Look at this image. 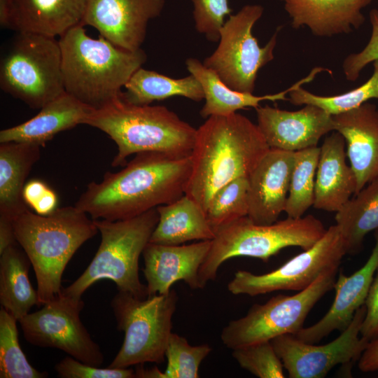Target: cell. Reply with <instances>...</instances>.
Returning a JSON list of instances; mask_svg holds the SVG:
<instances>
[{
	"label": "cell",
	"instance_id": "cell-1",
	"mask_svg": "<svg viewBox=\"0 0 378 378\" xmlns=\"http://www.w3.org/2000/svg\"><path fill=\"white\" fill-rule=\"evenodd\" d=\"M191 156L144 152L117 172L90 183L75 206L93 220H124L171 203L185 194Z\"/></svg>",
	"mask_w": 378,
	"mask_h": 378
},
{
	"label": "cell",
	"instance_id": "cell-2",
	"mask_svg": "<svg viewBox=\"0 0 378 378\" xmlns=\"http://www.w3.org/2000/svg\"><path fill=\"white\" fill-rule=\"evenodd\" d=\"M270 149L258 125L246 116L234 113L207 118L197 129L185 195L206 211L219 189L248 177Z\"/></svg>",
	"mask_w": 378,
	"mask_h": 378
},
{
	"label": "cell",
	"instance_id": "cell-3",
	"mask_svg": "<svg viewBox=\"0 0 378 378\" xmlns=\"http://www.w3.org/2000/svg\"><path fill=\"white\" fill-rule=\"evenodd\" d=\"M78 24L59 37L65 92L93 109L118 97L146 61L141 48L130 51L104 37H90Z\"/></svg>",
	"mask_w": 378,
	"mask_h": 378
},
{
	"label": "cell",
	"instance_id": "cell-4",
	"mask_svg": "<svg viewBox=\"0 0 378 378\" xmlns=\"http://www.w3.org/2000/svg\"><path fill=\"white\" fill-rule=\"evenodd\" d=\"M16 240L34 269L39 306L62 291V276L77 250L99 231L94 221L74 206L48 215L26 210L13 221Z\"/></svg>",
	"mask_w": 378,
	"mask_h": 378
},
{
	"label": "cell",
	"instance_id": "cell-5",
	"mask_svg": "<svg viewBox=\"0 0 378 378\" xmlns=\"http://www.w3.org/2000/svg\"><path fill=\"white\" fill-rule=\"evenodd\" d=\"M83 125L100 130L116 144L113 167H124L127 158L144 152L178 156L191 155L197 129L164 106L138 105L120 95L92 109Z\"/></svg>",
	"mask_w": 378,
	"mask_h": 378
},
{
	"label": "cell",
	"instance_id": "cell-6",
	"mask_svg": "<svg viewBox=\"0 0 378 378\" xmlns=\"http://www.w3.org/2000/svg\"><path fill=\"white\" fill-rule=\"evenodd\" d=\"M158 220L157 208L124 220H94L102 237L98 250L82 274L62 288V293L81 298L93 284L108 279L116 284L118 290L139 298L148 297L146 285L139 279V259Z\"/></svg>",
	"mask_w": 378,
	"mask_h": 378
},
{
	"label": "cell",
	"instance_id": "cell-7",
	"mask_svg": "<svg viewBox=\"0 0 378 378\" xmlns=\"http://www.w3.org/2000/svg\"><path fill=\"white\" fill-rule=\"evenodd\" d=\"M327 229L312 215L287 218L270 225H260L244 216L215 230L209 251L199 270L200 288L216 278L220 266L227 260L239 256L267 262L281 249L312 247Z\"/></svg>",
	"mask_w": 378,
	"mask_h": 378
},
{
	"label": "cell",
	"instance_id": "cell-8",
	"mask_svg": "<svg viewBox=\"0 0 378 378\" xmlns=\"http://www.w3.org/2000/svg\"><path fill=\"white\" fill-rule=\"evenodd\" d=\"M177 302V293L172 289L146 298L118 290L110 305L117 328L124 332V340L107 367L128 368L146 363H162Z\"/></svg>",
	"mask_w": 378,
	"mask_h": 378
},
{
	"label": "cell",
	"instance_id": "cell-9",
	"mask_svg": "<svg viewBox=\"0 0 378 378\" xmlns=\"http://www.w3.org/2000/svg\"><path fill=\"white\" fill-rule=\"evenodd\" d=\"M0 87L35 109L64 92L59 41L18 33L1 59Z\"/></svg>",
	"mask_w": 378,
	"mask_h": 378
},
{
	"label": "cell",
	"instance_id": "cell-10",
	"mask_svg": "<svg viewBox=\"0 0 378 378\" xmlns=\"http://www.w3.org/2000/svg\"><path fill=\"white\" fill-rule=\"evenodd\" d=\"M338 270L335 267L325 272L295 295L279 294L264 304H253L244 316L232 320L223 328V344L232 350L284 334L295 335L314 305L334 288Z\"/></svg>",
	"mask_w": 378,
	"mask_h": 378
},
{
	"label": "cell",
	"instance_id": "cell-11",
	"mask_svg": "<svg viewBox=\"0 0 378 378\" xmlns=\"http://www.w3.org/2000/svg\"><path fill=\"white\" fill-rule=\"evenodd\" d=\"M263 11L260 5L248 4L230 15L220 30L216 49L202 62L234 90L253 93L259 70L274 59L281 27L263 47L252 34Z\"/></svg>",
	"mask_w": 378,
	"mask_h": 378
},
{
	"label": "cell",
	"instance_id": "cell-12",
	"mask_svg": "<svg viewBox=\"0 0 378 378\" xmlns=\"http://www.w3.org/2000/svg\"><path fill=\"white\" fill-rule=\"evenodd\" d=\"M346 253L344 239L339 227L334 225L312 247L272 272L255 274L246 270L237 271L228 283L227 289L234 295L251 297L276 290L299 292L325 272L340 267Z\"/></svg>",
	"mask_w": 378,
	"mask_h": 378
},
{
	"label": "cell",
	"instance_id": "cell-13",
	"mask_svg": "<svg viewBox=\"0 0 378 378\" xmlns=\"http://www.w3.org/2000/svg\"><path fill=\"white\" fill-rule=\"evenodd\" d=\"M83 307L81 298L61 291L41 309L18 321L24 339L32 345L60 349L79 361L100 367L104 356L80 321Z\"/></svg>",
	"mask_w": 378,
	"mask_h": 378
},
{
	"label": "cell",
	"instance_id": "cell-14",
	"mask_svg": "<svg viewBox=\"0 0 378 378\" xmlns=\"http://www.w3.org/2000/svg\"><path fill=\"white\" fill-rule=\"evenodd\" d=\"M366 312L365 304L351 323L332 342L315 345L284 334L270 342L290 378H323L336 365L358 360L369 341L360 331Z\"/></svg>",
	"mask_w": 378,
	"mask_h": 378
},
{
	"label": "cell",
	"instance_id": "cell-15",
	"mask_svg": "<svg viewBox=\"0 0 378 378\" xmlns=\"http://www.w3.org/2000/svg\"><path fill=\"white\" fill-rule=\"evenodd\" d=\"M164 4L165 0H87L82 24L122 48L136 51L149 21L161 14Z\"/></svg>",
	"mask_w": 378,
	"mask_h": 378
},
{
	"label": "cell",
	"instance_id": "cell-16",
	"mask_svg": "<svg viewBox=\"0 0 378 378\" xmlns=\"http://www.w3.org/2000/svg\"><path fill=\"white\" fill-rule=\"evenodd\" d=\"M255 111L257 125L270 148L295 152L317 146L323 136L335 131L332 115L314 105L295 111L265 105Z\"/></svg>",
	"mask_w": 378,
	"mask_h": 378
},
{
	"label": "cell",
	"instance_id": "cell-17",
	"mask_svg": "<svg viewBox=\"0 0 378 378\" xmlns=\"http://www.w3.org/2000/svg\"><path fill=\"white\" fill-rule=\"evenodd\" d=\"M295 152L270 148L248 176V218L270 225L284 211Z\"/></svg>",
	"mask_w": 378,
	"mask_h": 378
},
{
	"label": "cell",
	"instance_id": "cell-18",
	"mask_svg": "<svg viewBox=\"0 0 378 378\" xmlns=\"http://www.w3.org/2000/svg\"><path fill=\"white\" fill-rule=\"evenodd\" d=\"M211 244V240L189 245L148 242L142 253L148 296L168 293L178 281H183L192 289L200 288L199 270Z\"/></svg>",
	"mask_w": 378,
	"mask_h": 378
},
{
	"label": "cell",
	"instance_id": "cell-19",
	"mask_svg": "<svg viewBox=\"0 0 378 378\" xmlns=\"http://www.w3.org/2000/svg\"><path fill=\"white\" fill-rule=\"evenodd\" d=\"M377 267L378 229L375 232V245L365 265L349 276L340 272L334 284L335 299L327 313L318 322L303 327L294 335L307 343L315 344L334 330H344L356 312L365 304Z\"/></svg>",
	"mask_w": 378,
	"mask_h": 378
},
{
	"label": "cell",
	"instance_id": "cell-20",
	"mask_svg": "<svg viewBox=\"0 0 378 378\" xmlns=\"http://www.w3.org/2000/svg\"><path fill=\"white\" fill-rule=\"evenodd\" d=\"M332 119L335 131L346 144V155L357 180L356 194L378 178V109L365 102L332 115Z\"/></svg>",
	"mask_w": 378,
	"mask_h": 378
},
{
	"label": "cell",
	"instance_id": "cell-21",
	"mask_svg": "<svg viewBox=\"0 0 378 378\" xmlns=\"http://www.w3.org/2000/svg\"><path fill=\"white\" fill-rule=\"evenodd\" d=\"M294 29L307 27L318 37L349 34L365 22L361 10L372 0H281Z\"/></svg>",
	"mask_w": 378,
	"mask_h": 378
},
{
	"label": "cell",
	"instance_id": "cell-22",
	"mask_svg": "<svg viewBox=\"0 0 378 378\" xmlns=\"http://www.w3.org/2000/svg\"><path fill=\"white\" fill-rule=\"evenodd\" d=\"M345 145L344 138L335 131L320 147L313 205L317 209L336 213L356 192V176L346 162Z\"/></svg>",
	"mask_w": 378,
	"mask_h": 378
},
{
	"label": "cell",
	"instance_id": "cell-23",
	"mask_svg": "<svg viewBox=\"0 0 378 378\" xmlns=\"http://www.w3.org/2000/svg\"><path fill=\"white\" fill-rule=\"evenodd\" d=\"M93 108L64 92L29 120L0 132V143L26 142L43 146L58 133L83 125Z\"/></svg>",
	"mask_w": 378,
	"mask_h": 378
},
{
	"label": "cell",
	"instance_id": "cell-24",
	"mask_svg": "<svg viewBox=\"0 0 378 378\" xmlns=\"http://www.w3.org/2000/svg\"><path fill=\"white\" fill-rule=\"evenodd\" d=\"M188 72L200 82L204 91L205 100L200 113L202 118L213 115H228L246 107L258 108L262 101L288 100L286 95L298 86L312 82L316 75L326 69L315 67L304 78L297 81L286 90L276 94L256 96L253 93L241 92L226 85L210 69L197 59L189 57L186 61Z\"/></svg>",
	"mask_w": 378,
	"mask_h": 378
},
{
	"label": "cell",
	"instance_id": "cell-25",
	"mask_svg": "<svg viewBox=\"0 0 378 378\" xmlns=\"http://www.w3.org/2000/svg\"><path fill=\"white\" fill-rule=\"evenodd\" d=\"M87 0H13L10 29L55 38L82 24Z\"/></svg>",
	"mask_w": 378,
	"mask_h": 378
},
{
	"label": "cell",
	"instance_id": "cell-26",
	"mask_svg": "<svg viewBox=\"0 0 378 378\" xmlns=\"http://www.w3.org/2000/svg\"><path fill=\"white\" fill-rule=\"evenodd\" d=\"M41 147L26 142L0 143V221L13 223L29 209L22 192L28 175L40 158Z\"/></svg>",
	"mask_w": 378,
	"mask_h": 378
},
{
	"label": "cell",
	"instance_id": "cell-27",
	"mask_svg": "<svg viewBox=\"0 0 378 378\" xmlns=\"http://www.w3.org/2000/svg\"><path fill=\"white\" fill-rule=\"evenodd\" d=\"M157 210L159 220L149 242L179 245L192 240H212L215 237L204 209L185 194L158 206Z\"/></svg>",
	"mask_w": 378,
	"mask_h": 378
},
{
	"label": "cell",
	"instance_id": "cell-28",
	"mask_svg": "<svg viewBox=\"0 0 378 378\" xmlns=\"http://www.w3.org/2000/svg\"><path fill=\"white\" fill-rule=\"evenodd\" d=\"M30 260L18 244L0 253V303L18 321L39 306L37 290L31 286L28 272Z\"/></svg>",
	"mask_w": 378,
	"mask_h": 378
},
{
	"label": "cell",
	"instance_id": "cell-29",
	"mask_svg": "<svg viewBox=\"0 0 378 378\" xmlns=\"http://www.w3.org/2000/svg\"><path fill=\"white\" fill-rule=\"evenodd\" d=\"M122 96L138 105H149L173 96H181L192 101L204 99L201 84L192 74L181 78H172L155 71L141 67L129 79Z\"/></svg>",
	"mask_w": 378,
	"mask_h": 378
},
{
	"label": "cell",
	"instance_id": "cell-30",
	"mask_svg": "<svg viewBox=\"0 0 378 378\" xmlns=\"http://www.w3.org/2000/svg\"><path fill=\"white\" fill-rule=\"evenodd\" d=\"M335 219L348 253H358L366 234L378 229V178L349 199L336 212Z\"/></svg>",
	"mask_w": 378,
	"mask_h": 378
},
{
	"label": "cell",
	"instance_id": "cell-31",
	"mask_svg": "<svg viewBox=\"0 0 378 378\" xmlns=\"http://www.w3.org/2000/svg\"><path fill=\"white\" fill-rule=\"evenodd\" d=\"M320 147L314 146L295 152L288 195L284 211L288 217L298 218L314 205L315 174Z\"/></svg>",
	"mask_w": 378,
	"mask_h": 378
},
{
	"label": "cell",
	"instance_id": "cell-32",
	"mask_svg": "<svg viewBox=\"0 0 378 378\" xmlns=\"http://www.w3.org/2000/svg\"><path fill=\"white\" fill-rule=\"evenodd\" d=\"M373 74L369 80L346 92L333 96H320L298 86L290 91L288 100L297 106H316L332 115L349 111L370 99H378V59L373 62Z\"/></svg>",
	"mask_w": 378,
	"mask_h": 378
},
{
	"label": "cell",
	"instance_id": "cell-33",
	"mask_svg": "<svg viewBox=\"0 0 378 378\" xmlns=\"http://www.w3.org/2000/svg\"><path fill=\"white\" fill-rule=\"evenodd\" d=\"M18 320L1 307L0 310V377L44 378L46 372L34 368L22 351L17 328Z\"/></svg>",
	"mask_w": 378,
	"mask_h": 378
},
{
	"label": "cell",
	"instance_id": "cell-34",
	"mask_svg": "<svg viewBox=\"0 0 378 378\" xmlns=\"http://www.w3.org/2000/svg\"><path fill=\"white\" fill-rule=\"evenodd\" d=\"M248 177L243 176L230 181L214 195L205 214L214 232L223 225L248 216Z\"/></svg>",
	"mask_w": 378,
	"mask_h": 378
},
{
	"label": "cell",
	"instance_id": "cell-35",
	"mask_svg": "<svg viewBox=\"0 0 378 378\" xmlns=\"http://www.w3.org/2000/svg\"><path fill=\"white\" fill-rule=\"evenodd\" d=\"M211 351L207 344L192 346L184 337L172 332L165 351L164 378L199 377L200 364Z\"/></svg>",
	"mask_w": 378,
	"mask_h": 378
},
{
	"label": "cell",
	"instance_id": "cell-36",
	"mask_svg": "<svg viewBox=\"0 0 378 378\" xmlns=\"http://www.w3.org/2000/svg\"><path fill=\"white\" fill-rule=\"evenodd\" d=\"M232 356L241 368L259 378L285 377L283 363L270 341L232 349Z\"/></svg>",
	"mask_w": 378,
	"mask_h": 378
},
{
	"label": "cell",
	"instance_id": "cell-37",
	"mask_svg": "<svg viewBox=\"0 0 378 378\" xmlns=\"http://www.w3.org/2000/svg\"><path fill=\"white\" fill-rule=\"evenodd\" d=\"M197 31L211 42H218L225 18L232 9L228 0H191Z\"/></svg>",
	"mask_w": 378,
	"mask_h": 378
},
{
	"label": "cell",
	"instance_id": "cell-38",
	"mask_svg": "<svg viewBox=\"0 0 378 378\" xmlns=\"http://www.w3.org/2000/svg\"><path fill=\"white\" fill-rule=\"evenodd\" d=\"M62 378H134L135 370L130 368H112L86 364L71 356H66L55 366Z\"/></svg>",
	"mask_w": 378,
	"mask_h": 378
},
{
	"label": "cell",
	"instance_id": "cell-39",
	"mask_svg": "<svg viewBox=\"0 0 378 378\" xmlns=\"http://www.w3.org/2000/svg\"><path fill=\"white\" fill-rule=\"evenodd\" d=\"M370 20L372 35L367 46L360 52L348 55L343 62V71L349 81L354 82L367 64L378 59V9L371 10Z\"/></svg>",
	"mask_w": 378,
	"mask_h": 378
},
{
	"label": "cell",
	"instance_id": "cell-40",
	"mask_svg": "<svg viewBox=\"0 0 378 378\" xmlns=\"http://www.w3.org/2000/svg\"><path fill=\"white\" fill-rule=\"evenodd\" d=\"M365 306L366 312L360 328V335L369 342L378 337V267L369 289Z\"/></svg>",
	"mask_w": 378,
	"mask_h": 378
},
{
	"label": "cell",
	"instance_id": "cell-41",
	"mask_svg": "<svg viewBox=\"0 0 378 378\" xmlns=\"http://www.w3.org/2000/svg\"><path fill=\"white\" fill-rule=\"evenodd\" d=\"M358 368L364 372L378 370V337L369 342L358 359Z\"/></svg>",
	"mask_w": 378,
	"mask_h": 378
},
{
	"label": "cell",
	"instance_id": "cell-42",
	"mask_svg": "<svg viewBox=\"0 0 378 378\" xmlns=\"http://www.w3.org/2000/svg\"><path fill=\"white\" fill-rule=\"evenodd\" d=\"M48 188V186L41 180L33 179L27 182L22 192L24 202L32 209Z\"/></svg>",
	"mask_w": 378,
	"mask_h": 378
},
{
	"label": "cell",
	"instance_id": "cell-43",
	"mask_svg": "<svg viewBox=\"0 0 378 378\" xmlns=\"http://www.w3.org/2000/svg\"><path fill=\"white\" fill-rule=\"evenodd\" d=\"M57 204V195L49 187L42 198L33 206L32 210L39 215H48L58 208Z\"/></svg>",
	"mask_w": 378,
	"mask_h": 378
},
{
	"label": "cell",
	"instance_id": "cell-44",
	"mask_svg": "<svg viewBox=\"0 0 378 378\" xmlns=\"http://www.w3.org/2000/svg\"><path fill=\"white\" fill-rule=\"evenodd\" d=\"M13 0H0V25L10 29Z\"/></svg>",
	"mask_w": 378,
	"mask_h": 378
},
{
	"label": "cell",
	"instance_id": "cell-45",
	"mask_svg": "<svg viewBox=\"0 0 378 378\" xmlns=\"http://www.w3.org/2000/svg\"><path fill=\"white\" fill-rule=\"evenodd\" d=\"M144 364L137 365L135 370L136 377L138 378H164V372H161L157 366L144 368Z\"/></svg>",
	"mask_w": 378,
	"mask_h": 378
}]
</instances>
